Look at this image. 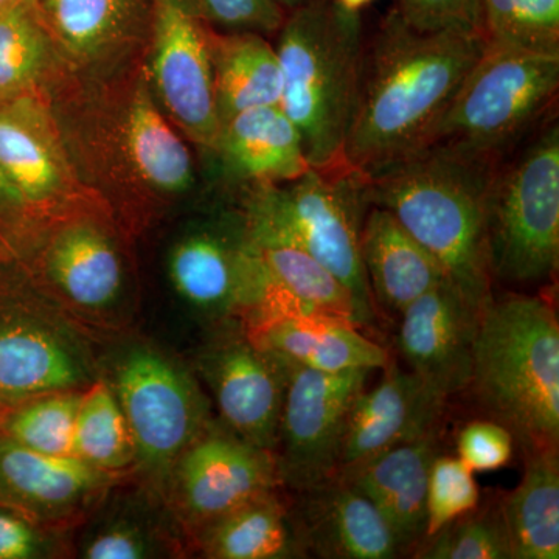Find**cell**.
Listing matches in <instances>:
<instances>
[{"mask_svg":"<svg viewBox=\"0 0 559 559\" xmlns=\"http://www.w3.org/2000/svg\"><path fill=\"white\" fill-rule=\"evenodd\" d=\"M275 2H277L286 13H289V11L299 9L307 0H275Z\"/></svg>","mask_w":559,"mask_h":559,"instance_id":"cell-43","label":"cell"},{"mask_svg":"<svg viewBox=\"0 0 559 559\" xmlns=\"http://www.w3.org/2000/svg\"><path fill=\"white\" fill-rule=\"evenodd\" d=\"M513 433L495 419H476L460 430L457 457L474 473L506 468L514 454Z\"/></svg>","mask_w":559,"mask_h":559,"instance_id":"cell-37","label":"cell"},{"mask_svg":"<svg viewBox=\"0 0 559 559\" xmlns=\"http://www.w3.org/2000/svg\"><path fill=\"white\" fill-rule=\"evenodd\" d=\"M25 207L27 202L0 168V235L9 234Z\"/></svg>","mask_w":559,"mask_h":559,"instance_id":"cell-41","label":"cell"},{"mask_svg":"<svg viewBox=\"0 0 559 559\" xmlns=\"http://www.w3.org/2000/svg\"><path fill=\"white\" fill-rule=\"evenodd\" d=\"M485 44L480 32L417 31L390 10L364 51L345 165L369 179L425 146Z\"/></svg>","mask_w":559,"mask_h":559,"instance_id":"cell-1","label":"cell"},{"mask_svg":"<svg viewBox=\"0 0 559 559\" xmlns=\"http://www.w3.org/2000/svg\"><path fill=\"white\" fill-rule=\"evenodd\" d=\"M367 179L347 165L285 183H259L250 194L245 230L250 240L304 250L347 286L374 319L377 307L360 260L359 237L369 209Z\"/></svg>","mask_w":559,"mask_h":559,"instance_id":"cell-5","label":"cell"},{"mask_svg":"<svg viewBox=\"0 0 559 559\" xmlns=\"http://www.w3.org/2000/svg\"><path fill=\"white\" fill-rule=\"evenodd\" d=\"M215 150L227 170L259 183H285L310 170L299 131L280 106L245 110L221 124Z\"/></svg>","mask_w":559,"mask_h":559,"instance_id":"cell-22","label":"cell"},{"mask_svg":"<svg viewBox=\"0 0 559 559\" xmlns=\"http://www.w3.org/2000/svg\"><path fill=\"white\" fill-rule=\"evenodd\" d=\"M468 390L524 454L558 450L559 322L550 304L510 294L485 305Z\"/></svg>","mask_w":559,"mask_h":559,"instance_id":"cell-3","label":"cell"},{"mask_svg":"<svg viewBox=\"0 0 559 559\" xmlns=\"http://www.w3.org/2000/svg\"><path fill=\"white\" fill-rule=\"evenodd\" d=\"M489 270L509 285H539L559 266V127L551 123L509 164L487 209Z\"/></svg>","mask_w":559,"mask_h":559,"instance_id":"cell-6","label":"cell"},{"mask_svg":"<svg viewBox=\"0 0 559 559\" xmlns=\"http://www.w3.org/2000/svg\"><path fill=\"white\" fill-rule=\"evenodd\" d=\"M205 378L227 428L240 439L275 451L290 364L250 334H230L205 353Z\"/></svg>","mask_w":559,"mask_h":559,"instance_id":"cell-11","label":"cell"},{"mask_svg":"<svg viewBox=\"0 0 559 559\" xmlns=\"http://www.w3.org/2000/svg\"><path fill=\"white\" fill-rule=\"evenodd\" d=\"M204 551L215 559L305 558L289 509L274 491L205 525Z\"/></svg>","mask_w":559,"mask_h":559,"instance_id":"cell-27","label":"cell"},{"mask_svg":"<svg viewBox=\"0 0 559 559\" xmlns=\"http://www.w3.org/2000/svg\"><path fill=\"white\" fill-rule=\"evenodd\" d=\"M170 277L180 297L213 318L250 308L248 237L226 238L213 231L190 235L173 249Z\"/></svg>","mask_w":559,"mask_h":559,"instance_id":"cell-21","label":"cell"},{"mask_svg":"<svg viewBox=\"0 0 559 559\" xmlns=\"http://www.w3.org/2000/svg\"><path fill=\"white\" fill-rule=\"evenodd\" d=\"M479 502L480 489L474 471L457 455H437L430 466L425 538L476 510Z\"/></svg>","mask_w":559,"mask_h":559,"instance_id":"cell-35","label":"cell"},{"mask_svg":"<svg viewBox=\"0 0 559 559\" xmlns=\"http://www.w3.org/2000/svg\"><path fill=\"white\" fill-rule=\"evenodd\" d=\"M448 399L389 360L377 385L359 393L345 421L337 473L439 430Z\"/></svg>","mask_w":559,"mask_h":559,"instance_id":"cell-12","label":"cell"},{"mask_svg":"<svg viewBox=\"0 0 559 559\" xmlns=\"http://www.w3.org/2000/svg\"><path fill=\"white\" fill-rule=\"evenodd\" d=\"M84 381L73 348L16 300L0 297V412Z\"/></svg>","mask_w":559,"mask_h":559,"instance_id":"cell-16","label":"cell"},{"mask_svg":"<svg viewBox=\"0 0 559 559\" xmlns=\"http://www.w3.org/2000/svg\"><path fill=\"white\" fill-rule=\"evenodd\" d=\"M204 20L227 32L277 35L286 11L275 0H194Z\"/></svg>","mask_w":559,"mask_h":559,"instance_id":"cell-36","label":"cell"},{"mask_svg":"<svg viewBox=\"0 0 559 559\" xmlns=\"http://www.w3.org/2000/svg\"><path fill=\"white\" fill-rule=\"evenodd\" d=\"M371 371L329 373L290 364L275 454L282 484L297 492L337 473L345 421Z\"/></svg>","mask_w":559,"mask_h":559,"instance_id":"cell-8","label":"cell"},{"mask_svg":"<svg viewBox=\"0 0 559 559\" xmlns=\"http://www.w3.org/2000/svg\"><path fill=\"white\" fill-rule=\"evenodd\" d=\"M415 558L421 559H511L509 539L498 506L479 507L419 543Z\"/></svg>","mask_w":559,"mask_h":559,"instance_id":"cell-34","label":"cell"},{"mask_svg":"<svg viewBox=\"0 0 559 559\" xmlns=\"http://www.w3.org/2000/svg\"><path fill=\"white\" fill-rule=\"evenodd\" d=\"M559 51L487 43L429 143L502 154L557 100Z\"/></svg>","mask_w":559,"mask_h":559,"instance_id":"cell-7","label":"cell"},{"mask_svg":"<svg viewBox=\"0 0 559 559\" xmlns=\"http://www.w3.org/2000/svg\"><path fill=\"white\" fill-rule=\"evenodd\" d=\"M277 38L280 108L311 168L342 167L366 51L359 13L336 0H307L286 14Z\"/></svg>","mask_w":559,"mask_h":559,"instance_id":"cell-4","label":"cell"},{"mask_svg":"<svg viewBox=\"0 0 559 559\" xmlns=\"http://www.w3.org/2000/svg\"><path fill=\"white\" fill-rule=\"evenodd\" d=\"M73 447L76 457L105 473L135 460L130 426L108 382H95L81 395Z\"/></svg>","mask_w":559,"mask_h":559,"instance_id":"cell-31","label":"cell"},{"mask_svg":"<svg viewBox=\"0 0 559 559\" xmlns=\"http://www.w3.org/2000/svg\"><path fill=\"white\" fill-rule=\"evenodd\" d=\"M22 2V0H0V11L10 9V7L16 5V3Z\"/></svg>","mask_w":559,"mask_h":559,"instance_id":"cell-44","label":"cell"},{"mask_svg":"<svg viewBox=\"0 0 559 559\" xmlns=\"http://www.w3.org/2000/svg\"><path fill=\"white\" fill-rule=\"evenodd\" d=\"M289 514L305 558L393 559L403 554L377 507L341 474L297 491Z\"/></svg>","mask_w":559,"mask_h":559,"instance_id":"cell-13","label":"cell"},{"mask_svg":"<svg viewBox=\"0 0 559 559\" xmlns=\"http://www.w3.org/2000/svg\"><path fill=\"white\" fill-rule=\"evenodd\" d=\"M49 551L50 540L36 522L0 506V559L44 558Z\"/></svg>","mask_w":559,"mask_h":559,"instance_id":"cell-39","label":"cell"},{"mask_svg":"<svg viewBox=\"0 0 559 559\" xmlns=\"http://www.w3.org/2000/svg\"><path fill=\"white\" fill-rule=\"evenodd\" d=\"M0 168L27 204L49 201L64 180L46 117L25 95L0 103Z\"/></svg>","mask_w":559,"mask_h":559,"instance_id":"cell-25","label":"cell"},{"mask_svg":"<svg viewBox=\"0 0 559 559\" xmlns=\"http://www.w3.org/2000/svg\"><path fill=\"white\" fill-rule=\"evenodd\" d=\"M213 90L219 123L245 110L280 106L283 79L277 50L252 32L210 33Z\"/></svg>","mask_w":559,"mask_h":559,"instance_id":"cell-23","label":"cell"},{"mask_svg":"<svg viewBox=\"0 0 559 559\" xmlns=\"http://www.w3.org/2000/svg\"><path fill=\"white\" fill-rule=\"evenodd\" d=\"M47 267L62 293L80 307L102 310L119 296V255L94 227L62 231L49 250Z\"/></svg>","mask_w":559,"mask_h":559,"instance_id":"cell-28","label":"cell"},{"mask_svg":"<svg viewBox=\"0 0 559 559\" xmlns=\"http://www.w3.org/2000/svg\"><path fill=\"white\" fill-rule=\"evenodd\" d=\"M153 79L162 102L194 142L215 150L212 25L194 0H153Z\"/></svg>","mask_w":559,"mask_h":559,"instance_id":"cell-10","label":"cell"},{"mask_svg":"<svg viewBox=\"0 0 559 559\" xmlns=\"http://www.w3.org/2000/svg\"><path fill=\"white\" fill-rule=\"evenodd\" d=\"M250 329V336L261 347L311 370H378L390 360L388 349L364 336L358 325L331 316L293 312Z\"/></svg>","mask_w":559,"mask_h":559,"instance_id":"cell-20","label":"cell"},{"mask_svg":"<svg viewBox=\"0 0 559 559\" xmlns=\"http://www.w3.org/2000/svg\"><path fill=\"white\" fill-rule=\"evenodd\" d=\"M498 509L511 559H558V450L527 452L520 485L503 496Z\"/></svg>","mask_w":559,"mask_h":559,"instance_id":"cell-24","label":"cell"},{"mask_svg":"<svg viewBox=\"0 0 559 559\" xmlns=\"http://www.w3.org/2000/svg\"><path fill=\"white\" fill-rule=\"evenodd\" d=\"M337 3H341L344 9L349 11H359L364 9V7L370 5L373 0H336Z\"/></svg>","mask_w":559,"mask_h":559,"instance_id":"cell-42","label":"cell"},{"mask_svg":"<svg viewBox=\"0 0 559 559\" xmlns=\"http://www.w3.org/2000/svg\"><path fill=\"white\" fill-rule=\"evenodd\" d=\"M439 454V430H433L423 439L336 473L377 507L403 554L425 538L430 466Z\"/></svg>","mask_w":559,"mask_h":559,"instance_id":"cell-18","label":"cell"},{"mask_svg":"<svg viewBox=\"0 0 559 559\" xmlns=\"http://www.w3.org/2000/svg\"><path fill=\"white\" fill-rule=\"evenodd\" d=\"M51 35L79 58L114 49L151 24L153 0H36Z\"/></svg>","mask_w":559,"mask_h":559,"instance_id":"cell-26","label":"cell"},{"mask_svg":"<svg viewBox=\"0 0 559 559\" xmlns=\"http://www.w3.org/2000/svg\"><path fill=\"white\" fill-rule=\"evenodd\" d=\"M80 401L81 395L72 390L25 401L0 412V432L33 451L62 457L75 455Z\"/></svg>","mask_w":559,"mask_h":559,"instance_id":"cell-32","label":"cell"},{"mask_svg":"<svg viewBox=\"0 0 559 559\" xmlns=\"http://www.w3.org/2000/svg\"><path fill=\"white\" fill-rule=\"evenodd\" d=\"M108 473L75 455H50L22 447L0 432V506L38 521L79 509Z\"/></svg>","mask_w":559,"mask_h":559,"instance_id":"cell-17","label":"cell"},{"mask_svg":"<svg viewBox=\"0 0 559 559\" xmlns=\"http://www.w3.org/2000/svg\"><path fill=\"white\" fill-rule=\"evenodd\" d=\"M502 154L429 143L367 179L369 204L389 210L476 311L492 299L487 209Z\"/></svg>","mask_w":559,"mask_h":559,"instance_id":"cell-2","label":"cell"},{"mask_svg":"<svg viewBox=\"0 0 559 559\" xmlns=\"http://www.w3.org/2000/svg\"><path fill=\"white\" fill-rule=\"evenodd\" d=\"M487 43L559 51V0H480Z\"/></svg>","mask_w":559,"mask_h":559,"instance_id":"cell-33","label":"cell"},{"mask_svg":"<svg viewBox=\"0 0 559 559\" xmlns=\"http://www.w3.org/2000/svg\"><path fill=\"white\" fill-rule=\"evenodd\" d=\"M127 143L132 165L153 189L164 193L190 189L194 175L189 150L157 109L146 80L139 81L132 97Z\"/></svg>","mask_w":559,"mask_h":559,"instance_id":"cell-29","label":"cell"},{"mask_svg":"<svg viewBox=\"0 0 559 559\" xmlns=\"http://www.w3.org/2000/svg\"><path fill=\"white\" fill-rule=\"evenodd\" d=\"M393 10L417 31L480 32V0H395Z\"/></svg>","mask_w":559,"mask_h":559,"instance_id":"cell-38","label":"cell"},{"mask_svg":"<svg viewBox=\"0 0 559 559\" xmlns=\"http://www.w3.org/2000/svg\"><path fill=\"white\" fill-rule=\"evenodd\" d=\"M360 260L374 307L401 314L412 301L447 282L436 259L389 210L369 205L359 237Z\"/></svg>","mask_w":559,"mask_h":559,"instance_id":"cell-19","label":"cell"},{"mask_svg":"<svg viewBox=\"0 0 559 559\" xmlns=\"http://www.w3.org/2000/svg\"><path fill=\"white\" fill-rule=\"evenodd\" d=\"M480 312L440 283L401 312L396 347L409 370L441 395L468 390Z\"/></svg>","mask_w":559,"mask_h":559,"instance_id":"cell-15","label":"cell"},{"mask_svg":"<svg viewBox=\"0 0 559 559\" xmlns=\"http://www.w3.org/2000/svg\"><path fill=\"white\" fill-rule=\"evenodd\" d=\"M50 36L36 0L0 11V103L21 97L39 80Z\"/></svg>","mask_w":559,"mask_h":559,"instance_id":"cell-30","label":"cell"},{"mask_svg":"<svg viewBox=\"0 0 559 559\" xmlns=\"http://www.w3.org/2000/svg\"><path fill=\"white\" fill-rule=\"evenodd\" d=\"M179 481L183 506L204 525L282 484L275 452L231 430L198 437L180 459Z\"/></svg>","mask_w":559,"mask_h":559,"instance_id":"cell-14","label":"cell"},{"mask_svg":"<svg viewBox=\"0 0 559 559\" xmlns=\"http://www.w3.org/2000/svg\"><path fill=\"white\" fill-rule=\"evenodd\" d=\"M134 440L135 459L167 468L201 436L204 404L186 371L148 348L121 360L114 385Z\"/></svg>","mask_w":559,"mask_h":559,"instance_id":"cell-9","label":"cell"},{"mask_svg":"<svg viewBox=\"0 0 559 559\" xmlns=\"http://www.w3.org/2000/svg\"><path fill=\"white\" fill-rule=\"evenodd\" d=\"M151 540L130 524H114L92 536L84 546L87 559H143L151 557Z\"/></svg>","mask_w":559,"mask_h":559,"instance_id":"cell-40","label":"cell"}]
</instances>
